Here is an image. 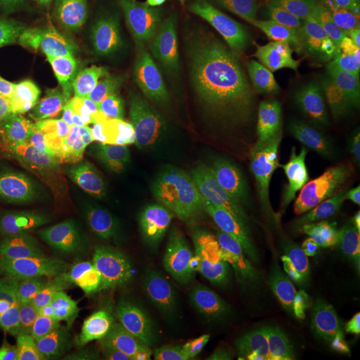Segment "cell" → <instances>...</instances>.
I'll list each match as a JSON object with an SVG mask.
<instances>
[{"mask_svg": "<svg viewBox=\"0 0 360 360\" xmlns=\"http://www.w3.org/2000/svg\"><path fill=\"white\" fill-rule=\"evenodd\" d=\"M259 235L270 263L271 290L279 297L309 290L330 260L324 233L276 187H260Z\"/></svg>", "mask_w": 360, "mask_h": 360, "instance_id": "6da1fadb", "label": "cell"}, {"mask_svg": "<svg viewBox=\"0 0 360 360\" xmlns=\"http://www.w3.org/2000/svg\"><path fill=\"white\" fill-rule=\"evenodd\" d=\"M37 84L49 94L80 101L94 114H148L154 95L139 77L105 53L53 58Z\"/></svg>", "mask_w": 360, "mask_h": 360, "instance_id": "7a4b0ae2", "label": "cell"}, {"mask_svg": "<svg viewBox=\"0 0 360 360\" xmlns=\"http://www.w3.org/2000/svg\"><path fill=\"white\" fill-rule=\"evenodd\" d=\"M238 6L271 80L282 87L300 82L321 49V20L271 0H238Z\"/></svg>", "mask_w": 360, "mask_h": 360, "instance_id": "3957f363", "label": "cell"}, {"mask_svg": "<svg viewBox=\"0 0 360 360\" xmlns=\"http://www.w3.org/2000/svg\"><path fill=\"white\" fill-rule=\"evenodd\" d=\"M352 31L343 28L319 50L303 77L300 99L309 116L342 150L359 142V114L352 65Z\"/></svg>", "mask_w": 360, "mask_h": 360, "instance_id": "277c9868", "label": "cell"}, {"mask_svg": "<svg viewBox=\"0 0 360 360\" xmlns=\"http://www.w3.org/2000/svg\"><path fill=\"white\" fill-rule=\"evenodd\" d=\"M269 156L291 193L321 211L339 203V191L321 143L291 101L276 108L269 129Z\"/></svg>", "mask_w": 360, "mask_h": 360, "instance_id": "5b68a950", "label": "cell"}, {"mask_svg": "<svg viewBox=\"0 0 360 360\" xmlns=\"http://www.w3.org/2000/svg\"><path fill=\"white\" fill-rule=\"evenodd\" d=\"M18 299L52 338L74 347L92 349L111 345L122 328L114 315L53 284L16 290Z\"/></svg>", "mask_w": 360, "mask_h": 360, "instance_id": "8992f818", "label": "cell"}, {"mask_svg": "<svg viewBox=\"0 0 360 360\" xmlns=\"http://www.w3.org/2000/svg\"><path fill=\"white\" fill-rule=\"evenodd\" d=\"M183 79L198 110L211 111L233 102L245 89L236 37L215 32L198 39L184 56Z\"/></svg>", "mask_w": 360, "mask_h": 360, "instance_id": "52a82bcc", "label": "cell"}, {"mask_svg": "<svg viewBox=\"0 0 360 360\" xmlns=\"http://www.w3.org/2000/svg\"><path fill=\"white\" fill-rule=\"evenodd\" d=\"M176 28L174 0H112L110 30L131 58L154 62L167 51Z\"/></svg>", "mask_w": 360, "mask_h": 360, "instance_id": "ba28073f", "label": "cell"}, {"mask_svg": "<svg viewBox=\"0 0 360 360\" xmlns=\"http://www.w3.org/2000/svg\"><path fill=\"white\" fill-rule=\"evenodd\" d=\"M95 123L123 174V179L136 202L142 199L146 166L155 150V127L148 114H94Z\"/></svg>", "mask_w": 360, "mask_h": 360, "instance_id": "9c48e42d", "label": "cell"}, {"mask_svg": "<svg viewBox=\"0 0 360 360\" xmlns=\"http://www.w3.org/2000/svg\"><path fill=\"white\" fill-rule=\"evenodd\" d=\"M82 183L74 169L62 160H49L30 169L20 196L23 223L47 229L62 221L77 206Z\"/></svg>", "mask_w": 360, "mask_h": 360, "instance_id": "30bf717a", "label": "cell"}, {"mask_svg": "<svg viewBox=\"0 0 360 360\" xmlns=\"http://www.w3.org/2000/svg\"><path fill=\"white\" fill-rule=\"evenodd\" d=\"M70 251V247L41 229L23 226L0 245V263L16 290L52 284Z\"/></svg>", "mask_w": 360, "mask_h": 360, "instance_id": "8fae6325", "label": "cell"}, {"mask_svg": "<svg viewBox=\"0 0 360 360\" xmlns=\"http://www.w3.org/2000/svg\"><path fill=\"white\" fill-rule=\"evenodd\" d=\"M193 315L218 340L239 347L260 321V304L254 291L202 287L193 297Z\"/></svg>", "mask_w": 360, "mask_h": 360, "instance_id": "7c38bea8", "label": "cell"}, {"mask_svg": "<svg viewBox=\"0 0 360 360\" xmlns=\"http://www.w3.org/2000/svg\"><path fill=\"white\" fill-rule=\"evenodd\" d=\"M138 202L123 178H96L92 188L62 221L60 233L72 242L115 231Z\"/></svg>", "mask_w": 360, "mask_h": 360, "instance_id": "4fadbf2b", "label": "cell"}, {"mask_svg": "<svg viewBox=\"0 0 360 360\" xmlns=\"http://www.w3.org/2000/svg\"><path fill=\"white\" fill-rule=\"evenodd\" d=\"M203 248L212 288L255 291L270 285V263L262 247L215 236Z\"/></svg>", "mask_w": 360, "mask_h": 360, "instance_id": "5bb4252c", "label": "cell"}, {"mask_svg": "<svg viewBox=\"0 0 360 360\" xmlns=\"http://www.w3.org/2000/svg\"><path fill=\"white\" fill-rule=\"evenodd\" d=\"M215 147L212 136L193 131L181 132L159 143L146 166L150 193L160 196L176 193L193 172L198 158L212 153Z\"/></svg>", "mask_w": 360, "mask_h": 360, "instance_id": "9a60e30c", "label": "cell"}, {"mask_svg": "<svg viewBox=\"0 0 360 360\" xmlns=\"http://www.w3.org/2000/svg\"><path fill=\"white\" fill-rule=\"evenodd\" d=\"M247 163L248 155L243 151L212 153L203 162L196 163L175 195L196 208L212 195L233 186Z\"/></svg>", "mask_w": 360, "mask_h": 360, "instance_id": "2e32d148", "label": "cell"}, {"mask_svg": "<svg viewBox=\"0 0 360 360\" xmlns=\"http://www.w3.org/2000/svg\"><path fill=\"white\" fill-rule=\"evenodd\" d=\"M51 58L41 43L0 32V95L32 86Z\"/></svg>", "mask_w": 360, "mask_h": 360, "instance_id": "e0dca14e", "label": "cell"}, {"mask_svg": "<svg viewBox=\"0 0 360 360\" xmlns=\"http://www.w3.org/2000/svg\"><path fill=\"white\" fill-rule=\"evenodd\" d=\"M195 210L198 218L215 235L247 240L248 202L236 186L212 195Z\"/></svg>", "mask_w": 360, "mask_h": 360, "instance_id": "ac0fdd59", "label": "cell"}, {"mask_svg": "<svg viewBox=\"0 0 360 360\" xmlns=\"http://www.w3.org/2000/svg\"><path fill=\"white\" fill-rule=\"evenodd\" d=\"M134 348L143 360H207L193 336L174 322L159 323L138 335Z\"/></svg>", "mask_w": 360, "mask_h": 360, "instance_id": "d6986e66", "label": "cell"}, {"mask_svg": "<svg viewBox=\"0 0 360 360\" xmlns=\"http://www.w3.org/2000/svg\"><path fill=\"white\" fill-rule=\"evenodd\" d=\"M71 252L90 269L114 270L129 278L136 270L141 252L123 239L91 238L74 242Z\"/></svg>", "mask_w": 360, "mask_h": 360, "instance_id": "ffe728a7", "label": "cell"}, {"mask_svg": "<svg viewBox=\"0 0 360 360\" xmlns=\"http://www.w3.org/2000/svg\"><path fill=\"white\" fill-rule=\"evenodd\" d=\"M52 284L71 295L90 302L101 309H107L94 290L90 267L77 259L71 251Z\"/></svg>", "mask_w": 360, "mask_h": 360, "instance_id": "44dd1931", "label": "cell"}, {"mask_svg": "<svg viewBox=\"0 0 360 360\" xmlns=\"http://www.w3.org/2000/svg\"><path fill=\"white\" fill-rule=\"evenodd\" d=\"M146 199V217L148 223L155 227L162 235L171 251H175L180 247H184L183 236L178 226V221L168 208L163 196L148 193Z\"/></svg>", "mask_w": 360, "mask_h": 360, "instance_id": "7402d4cb", "label": "cell"}, {"mask_svg": "<svg viewBox=\"0 0 360 360\" xmlns=\"http://www.w3.org/2000/svg\"><path fill=\"white\" fill-rule=\"evenodd\" d=\"M50 6V0H0V13L13 27L35 22Z\"/></svg>", "mask_w": 360, "mask_h": 360, "instance_id": "603a6c76", "label": "cell"}, {"mask_svg": "<svg viewBox=\"0 0 360 360\" xmlns=\"http://www.w3.org/2000/svg\"><path fill=\"white\" fill-rule=\"evenodd\" d=\"M0 360H65L51 348L26 340L0 343Z\"/></svg>", "mask_w": 360, "mask_h": 360, "instance_id": "cb8c5ba5", "label": "cell"}, {"mask_svg": "<svg viewBox=\"0 0 360 360\" xmlns=\"http://www.w3.org/2000/svg\"><path fill=\"white\" fill-rule=\"evenodd\" d=\"M30 169L0 153V191L20 199L26 190Z\"/></svg>", "mask_w": 360, "mask_h": 360, "instance_id": "d4e9b609", "label": "cell"}, {"mask_svg": "<svg viewBox=\"0 0 360 360\" xmlns=\"http://www.w3.org/2000/svg\"><path fill=\"white\" fill-rule=\"evenodd\" d=\"M311 360H360V339L336 336L324 342Z\"/></svg>", "mask_w": 360, "mask_h": 360, "instance_id": "484cf974", "label": "cell"}, {"mask_svg": "<svg viewBox=\"0 0 360 360\" xmlns=\"http://www.w3.org/2000/svg\"><path fill=\"white\" fill-rule=\"evenodd\" d=\"M25 226L20 200L0 191V245Z\"/></svg>", "mask_w": 360, "mask_h": 360, "instance_id": "4316f807", "label": "cell"}, {"mask_svg": "<svg viewBox=\"0 0 360 360\" xmlns=\"http://www.w3.org/2000/svg\"><path fill=\"white\" fill-rule=\"evenodd\" d=\"M126 230H124V240L139 252L147 251L144 243V233L148 226V220L146 217V199H142L131 208L126 218Z\"/></svg>", "mask_w": 360, "mask_h": 360, "instance_id": "83f0119b", "label": "cell"}, {"mask_svg": "<svg viewBox=\"0 0 360 360\" xmlns=\"http://www.w3.org/2000/svg\"><path fill=\"white\" fill-rule=\"evenodd\" d=\"M183 267L187 282L212 287V279L206 267L203 245H191L187 248V252L183 257Z\"/></svg>", "mask_w": 360, "mask_h": 360, "instance_id": "f1b7e54d", "label": "cell"}, {"mask_svg": "<svg viewBox=\"0 0 360 360\" xmlns=\"http://www.w3.org/2000/svg\"><path fill=\"white\" fill-rule=\"evenodd\" d=\"M159 266L162 276L172 292L179 290L183 284L187 283L183 267V257H180L175 251L159 254Z\"/></svg>", "mask_w": 360, "mask_h": 360, "instance_id": "f546056e", "label": "cell"}, {"mask_svg": "<svg viewBox=\"0 0 360 360\" xmlns=\"http://www.w3.org/2000/svg\"><path fill=\"white\" fill-rule=\"evenodd\" d=\"M144 243H146L147 251H151L155 254H165V252L171 251L168 248V245H166V242L163 240L162 235L150 223H148L147 230L144 233Z\"/></svg>", "mask_w": 360, "mask_h": 360, "instance_id": "4dcf8cb0", "label": "cell"}, {"mask_svg": "<svg viewBox=\"0 0 360 360\" xmlns=\"http://www.w3.org/2000/svg\"><path fill=\"white\" fill-rule=\"evenodd\" d=\"M333 0H292L291 8L297 13H311L322 11Z\"/></svg>", "mask_w": 360, "mask_h": 360, "instance_id": "1f68e13d", "label": "cell"}, {"mask_svg": "<svg viewBox=\"0 0 360 360\" xmlns=\"http://www.w3.org/2000/svg\"><path fill=\"white\" fill-rule=\"evenodd\" d=\"M107 0H77L74 4L79 10L87 11V13H95L102 8Z\"/></svg>", "mask_w": 360, "mask_h": 360, "instance_id": "d6a6232c", "label": "cell"}, {"mask_svg": "<svg viewBox=\"0 0 360 360\" xmlns=\"http://www.w3.org/2000/svg\"><path fill=\"white\" fill-rule=\"evenodd\" d=\"M65 1H68V3H75L77 0H65Z\"/></svg>", "mask_w": 360, "mask_h": 360, "instance_id": "836d02e7", "label": "cell"}, {"mask_svg": "<svg viewBox=\"0 0 360 360\" xmlns=\"http://www.w3.org/2000/svg\"><path fill=\"white\" fill-rule=\"evenodd\" d=\"M358 1H360V0H358Z\"/></svg>", "mask_w": 360, "mask_h": 360, "instance_id": "e575fe53", "label": "cell"}]
</instances>
